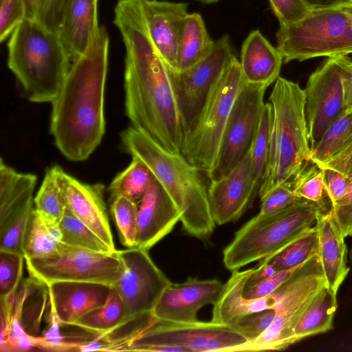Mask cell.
<instances>
[{"instance_id": "cell-1", "label": "cell", "mask_w": 352, "mask_h": 352, "mask_svg": "<svg viewBox=\"0 0 352 352\" xmlns=\"http://www.w3.org/2000/svg\"><path fill=\"white\" fill-rule=\"evenodd\" d=\"M113 23L125 47V111L132 126L182 153L184 133L168 67L149 35L142 0H118Z\"/></svg>"}, {"instance_id": "cell-2", "label": "cell", "mask_w": 352, "mask_h": 352, "mask_svg": "<svg viewBox=\"0 0 352 352\" xmlns=\"http://www.w3.org/2000/svg\"><path fill=\"white\" fill-rule=\"evenodd\" d=\"M109 38L99 26L85 50L72 65L63 87L52 102L50 133L67 160H87L105 133L104 89Z\"/></svg>"}, {"instance_id": "cell-3", "label": "cell", "mask_w": 352, "mask_h": 352, "mask_svg": "<svg viewBox=\"0 0 352 352\" xmlns=\"http://www.w3.org/2000/svg\"><path fill=\"white\" fill-rule=\"evenodd\" d=\"M120 140L124 150L141 160L169 193L182 212L180 221L185 232L210 243L216 223L201 170L182 153L166 151L133 126L121 132Z\"/></svg>"}, {"instance_id": "cell-4", "label": "cell", "mask_w": 352, "mask_h": 352, "mask_svg": "<svg viewBox=\"0 0 352 352\" xmlns=\"http://www.w3.org/2000/svg\"><path fill=\"white\" fill-rule=\"evenodd\" d=\"M269 100L272 105L273 121L260 198L279 184L293 186L311 161L304 89L298 83L279 76Z\"/></svg>"}, {"instance_id": "cell-5", "label": "cell", "mask_w": 352, "mask_h": 352, "mask_svg": "<svg viewBox=\"0 0 352 352\" xmlns=\"http://www.w3.org/2000/svg\"><path fill=\"white\" fill-rule=\"evenodd\" d=\"M8 66L32 102H52L72 62L58 34L25 19L8 42Z\"/></svg>"}, {"instance_id": "cell-6", "label": "cell", "mask_w": 352, "mask_h": 352, "mask_svg": "<svg viewBox=\"0 0 352 352\" xmlns=\"http://www.w3.org/2000/svg\"><path fill=\"white\" fill-rule=\"evenodd\" d=\"M325 208L302 200L276 213L257 214L235 234L223 251V262L233 272L278 250L307 229L314 226Z\"/></svg>"}, {"instance_id": "cell-7", "label": "cell", "mask_w": 352, "mask_h": 352, "mask_svg": "<svg viewBox=\"0 0 352 352\" xmlns=\"http://www.w3.org/2000/svg\"><path fill=\"white\" fill-rule=\"evenodd\" d=\"M276 38L285 63L352 53L351 22L342 8L310 10L298 21L280 25Z\"/></svg>"}, {"instance_id": "cell-8", "label": "cell", "mask_w": 352, "mask_h": 352, "mask_svg": "<svg viewBox=\"0 0 352 352\" xmlns=\"http://www.w3.org/2000/svg\"><path fill=\"white\" fill-rule=\"evenodd\" d=\"M244 83L236 57L218 80L184 135L182 155L206 174L216 163L232 106Z\"/></svg>"}, {"instance_id": "cell-9", "label": "cell", "mask_w": 352, "mask_h": 352, "mask_svg": "<svg viewBox=\"0 0 352 352\" xmlns=\"http://www.w3.org/2000/svg\"><path fill=\"white\" fill-rule=\"evenodd\" d=\"M326 284L320 260L314 255L280 285L281 295L270 327L230 352L280 351L296 342L294 328L311 300Z\"/></svg>"}, {"instance_id": "cell-10", "label": "cell", "mask_w": 352, "mask_h": 352, "mask_svg": "<svg viewBox=\"0 0 352 352\" xmlns=\"http://www.w3.org/2000/svg\"><path fill=\"white\" fill-rule=\"evenodd\" d=\"M25 261L31 276L45 285L58 281H82L113 286L124 271V264L117 251L102 253L61 242L50 255Z\"/></svg>"}, {"instance_id": "cell-11", "label": "cell", "mask_w": 352, "mask_h": 352, "mask_svg": "<svg viewBox=\"0 0 352 352\" xmlns=\"http://www.w3.org/2000/svg\"><path fill=\"white\" fill-rule=\"evenodd\" d=\"M235 58L230 36L225 34L214 40L209 54L190 68L178 72L168 66L184 135Z\"/></svg>"}, {"instance_id": "cell-12", "label": "cell", "mask_w": 352, "mask_h": 352, "mask_svg": "<svg viewBox=\"0 0 352 352\" xmlns=\"http://www.w3.org/2000/svg\"><path fill=\"white\" fill-rule=\"evenodd\" d=\"M247 341L234 328L212 321L173 322L157 320L125 351H145L151 346H174L189 352H230Z\"/></svg>"}, {"instance_id": "cell-13", "label": "cell", "mask_w": 352, "mask_h": 352, "mask_svg": "<svg viewBox=\"0 0 352 352\" xmlns=\"http://www.w3.org/2000/svg\"><path fill=\"white\" fill-rule=\"evenodd\" d=\"M267 87L244 83L232 106L216 163L207 173L210 182L230 173L244 157L254 136Z\"/></svg>"}, {"instance_id": "cell-14", "label": "cell", "mask_w": 352, "mask_h": 352, "mask_svg": "<svg viewBox=\"0 0 352 352\" xmlns=\"http://www.w3.org/2000/svg\"><path fill=\"white\" fill-rule=\"evenodd\" d=\"M347 56L330 57L314 72L304 89L305 111L311 149L345 110L342 74Z\"/></svg>"}, {"instance_id": "cell-15", "label": "cell", "mask_w": 352, "mask_h": 352, "mask_svg": "<svg viewBox=\"0 0 352 352\" xmlns=\"http://www.w3.org/2000/svg\"><path fill=\"white\" fill-rule=\"evenodd\" d=\"M117 253L124 271L113 287L123 302L127 318L152 312L171 282L154 263L147 250L135 247L117 250Z\"/></svg>"}, {"instance_id": "cell-16", "label": "cell", "mask_w": 352, "mask_h": 352, "mask_svg": "<svg viewBox=\"0 0 352 352\" xmlns=\"http://www.w3.org/2000/svg\"><path fill=\"white\" fill-rule=\"evenodd\" d=\"M258 192L253 179L249 148L228 174L210 182L208 199L216 224L221 226L236 221L252 206Z\"/></svg>"}, {"instance_id": "cell-17", "label": "cell", "mask_w": 352, "mask_h": 352, "mask_svg": "<svg viewBox=\"0 0 352 352\" xmlns=\"http://www.w3.org/2000/svg\"><path fill=\"white\" fill-rule=\"evenodd\" d=\"M224 283L219 280L188 277L181 283H170L162 292L152 313L159 320L173 322L198 321L197 313L219 300Z\"/></svg>"}, {"instance_id": "cell-18", "label": "cell", "mask_w": 352, "mask_h": 352, "mask_svg": "<svg viewBox=\"0 0 352 352\" xmlns=\"http://www.w3.org/2000/svg\"><path fill=\"white\" fill-rule=\"evenodd\" d=\"M137 203L135 248L148 250L171 232L181 220L182 212L155 176L148 190Z\"/></svg>"}, {"instance_id": "cell-19", "label": "cell", "mask_w": 352, "mask_h": 352, "mask_svg": "<svg viewBox=\"0 0 352 352\" xmlns=\"http://www.w3.org/2000/svg\"><path fill=\"white\" fill-rule=\"evenodd\" d=\"M188 4L164 0H142V10L151 38L166 64L177 70V50Z\"/></svg>"}, {"instance_id": "cell-20", "label": "cell", "mask_w": 352, "mask_h": 352, "mask_svg": "<svg viewBox=\"0 0 352 352\" xmlns=\"http://www.w3.org/2000/svg\"><path fill=\"white\" fill-rule=\"evenodd\" d=\"M47 285L50 307L60 326H73L86 314L103 306L112 286L100 283L58 281Z\"/></svg>"}, {"instance_id": "cell-21", "label": "cell", "mask_w": 352, "mask_h": 352, "mask_svg": "<svg viewBox=\"0 0 352 352\" xmlns=\"http://www.w3.org/2000/svg\"><path fill=\"white\" fill-rule=\"evenodd\" d=\"M104 192L102 184H85L65 173L66 207L116 252Z\"/></svg>"}, {"instance_id": "cell-22", "label": "cell", "mask_w": 352, "mask_h": 352, "mask_svg": "<svg viewBox=\"0 0 352 352\" xmlns=\"http://www.w3.org/2000/svg\"><path fill=\"white\" fill-rule=\"evenodd\" d=\"M252 269L232 272L228 281L224 283L222 293L213 305L211 321L230 327L245 315L274 309L280 298V285L271 294L257 298L247 299L243 292Z\"/></svg>"}, {"instance_id": "cell-23", "label": "cell", "mask_w": 352, "mask_h": 352, "mask_svg": "<svg viewBox=\"0 0 352 352\" xmlns=\"http://www.w3.org/2000/svg\"><path fill=\"white\" fill-rule=\"evenodd\" d=\"M315 226L318 236V254L326 285L337 294L349 272L344 236L331 208L320 213Z\"/></svg>"}, {"instance_id": "cell-24", "label": "cell", "mask_w": 352, "mask_h": 352, "mask_svg": "<svg viewBox=\"0 0 352 352\" xmlns=\"http://www.w3.org/2000/svg\"><path fill=\"white\" fill-rule=\"evenodd\" d=\"M98 0H69L57 34L72 63L90 45L99 28Z\"/></svg>"}, {"instance_id": "cell-25", "label": "cell", "mask_w": 352, "mask_h": 352, "mask_svg": "<svg viewBox=\"0 0 352 352\" xmlns=\"http://www.w3.org/2000/svg\"><path fill=\"white\" fill-rule=\"evenodd\" d=\"M240 66L245 83L269 87L279 77L283 58L258 30L243 42Z\"/></svg>"}, {"instance_id": "cell-26", "label": "cell", "mask_w": 352, "mask_h": 352, "mask_svg": "<svg viewBox=\"0 0 352 352\" xmlns=\"http://www.w3.org/2000/svg\"><path fill=\"white\" fill-rule=\"evenodd\" d=\"M214 41L209 35L202 16L197 12L189 13L180 33L176 72H184L205 58L212 50Z\"/></svg>"}, {"instance_id": "cell-27", "label": "cell", "mask_w": 352, "mask_h": 352, "mask_svg": "<svg viewBox=\"0 0 352 352\" xmlns=\"http://www.w3.org/2000/svg\"><path fill=\"white\" fill-rule=\"evenodd\" d=\"M157 319L152 312H146L126 318L109 330L98 334L92 340L79 344L80 351H125L126 347L138 336L151 327Z\"/></svg>"}, {"instance_id": "cell-28", "label": "cell", "mask_w": 352, "mask_h": 352, "mask_svg": "<svg viewBox=\"0 0 352 352\" xmlns=\"http://www.w3.org/2000/svg\"><path fill=\"white\" fill-rule=\"evenodd\" d=\"M336 296L326 284L321 287L302 314L294 328L296 342L333 329V318L338 307Z\"/></svg>"}, {"instance_id": "cell-29", "label": "cell", "mask_w": 352, "mask_h": 352, "mask_svg": "<svg viewBox=\"0 0 352 352\" xmlns=\"http://www.w3.org/2000/svg\"><path fill=\"white\" fill-rule=\"evenodd\" d=\"M60 238L58 223L47 219L34 208L29 214L22 239L25 259L50 255L57 250Z\"/></svg>"}, {"instance_id": "cell-30", "label": "cell", "mask_w": 352, "mask_h": 352, "mask_svg": "<svg viewBox=\"0 0 352 352\" xmlns=\"http://www.w3.org/2000/svg\"><path fill=\"white\" fill-rule=\"evenodd\" d=\"M318 252V236L312 226L285 246L260 260L258 265L271 266L276 272L298 267Z\"/></svg>"}, {"instance_id": "cell-31", "label": "cell", "mask_w": 352, "mask_h": 352, "mask_svg": "<svg viewBox=\"0 0 352 352\" xmlns=\"http://www.w3.org/2000/svg\"><path fill=\"white\" fill-rule=\"evenodd\" d=\"M65 172L59 166L48 168L34 197V208L47 219L59 223L66 209Z\"/></svg>"}, {"instance_id": "cell-32", "label": "cell", "mask_w": 352, "mask_h": 352, "mask_svg": "<svg viewBox=\"0 0 352 352\" xmlns=\"http://www.w3.org/2000/svg\"><path fill=\"white\" fill-rule=\"evenodd\" d=\"M37 177L22 173L0 161V219L25 199L33 195Z\"/></svg>"}, {"instance_id": "cell-33", "label": "cell", "mask_w": 352, "mask_h": 352, "mask_svg": "<svg viewBox=\"0 0 352 352\" xmlns=\"http://www.w3.org/2000/svg\"><path fill=\"white\" fill-rule=\"evenodd\" d=\"M153 177L150 168L141 160L132 157L129 166L111 182V199L122 196L138 202L148 190Z\"/></svg>"}, {"instance_id": "cell-34", "label": "cell", "mask_w": 352, "mask_h": 352, "mask_svg": "<svg viewBox=\"0 0 352 352\" xmlns=\"http://www.w3.org/2000/svg\"><path fill=\"white\" fill-rule=\"evenodd\" d=\"M352 138V109L344 111L328 126L311 149V160L321 166L336 156Z\"/></svg>"}, {"instance_id": "cell-35", "label": "cell", "mask_w": 352, "mask_h": 352, "mask_svg": "<svg viewBox=\"0 0 352 352\" xmlns=\"http://www.w3.org/2000/svg\"><path fill=\"white\" fill-rule=\"evenodd\" d=\"M126 318L123 302L112 286L106 303L82 316L73 326L98 335L109 331Z\"/></svg>"}, {"instance_id": "cell-36", "label": "cell", "mask_w": 352, "mask_h": 352, "mask_svg": "<svg viewBox=\"0 0 352 352\" xmlns=\"http://www.w3.org/2000/svg\"><path fill=\"white\" fill-rule=\"evenodd\" d=\"M273 121V109L270 102L264 104L258 124L250 146L254 182L259 190L265 175Z\"/></svg>"}, {"instance_id": "cell-37", "label": "cell", "mask_w": 352, "mask_h": 352, "mask_svg": "<svg viewBox=\"0 0 352 352\" xmlns=\"http://www.w3.org/2000/svg\"><path fill=\"white\" fill-rule=\"evenodd\" d=\"M34 204L32 195L0 219V250L23 254L22 239L29 214L34 208Z\"/></svg>"}, {"instance_id": "cell-38", "label": "cell", "mask_w": 352, "mask_h": 352, "mask_svg": "<svg viewBox=\"0 0 352 352\" xmlns=\"http://www.w3.org/2000/svg\"><path fill=\"white\" fill-rule=\"evenodd\" d=\"M58 226L60 242L64 244L102 253H115L117 251L112 250L67 207Z\"/></svg>"}, {"instance_id": "cell-39", "label": "cell", "mask_w": 352, "mask_h": 352, "mask_svg": "<svg viewBox=\"0 0 352 352\" xmlns=\"http://www.w3.org/2000/svg\"><path fill=\"white\" fill-rule=\"evenodd\" d=\"M111 212L120 243L129 248H135L138 232V203L122 196L111 199Z\"/></svg>"}, {"instance_id": "cell-40", "label": "cell", "mask_w": 352, "mask_h": 352, "mask_svg": "<svg viewBox=\"0 0 352 352\" xmlns=\"http://www.w3.org/2000/svg\"><path fill=\"white\" fill-rule=\"evenodd\" d=\"M293 188L298 197L318 204L325 208L324 199L327 195L323 184L322 170L312 161L301 171Z\"/></svg>"}, {"instance_id": "cell-41", "label": "cell", "mask_w": 352, "mask_h": 352, "mask_svg": "<svg viewBox=\"0 0 352 352\" xmlns=\"http://www.w3.org/2000/svg\"><path fill=\"white\" fill-rule=\"evenodd\" d=\"M24 260L22 254L0 250V298L16 291L22 278Z\"/></svg>"}, {"instance_id": "cell-42", "label": "cell", "mask_w": 352, "mask_h": 352, "mask_svg": "<svg viewBox=\"0 0 352 352\" xmlns=\"http://www.w3.org/2000/svg\"><path fill=\"white\" fill-rule=\"evenodd\" d=\"M302 200L305 199L296 195L292 186L281 184L261 198V208L258 214L269 215L276 213Z\"/></svg>"}, {"instance_id": "cell-43", "label": "cell", "mask_w": 352, "mask_h": 352, "mask_svg": "<svg viewBox=\"0 0 352 352\" xmlns=\"http://www.w3.org/2000/svg\"><path fill=\"white\" fill-rule=\"evenodd\" d=\"M275 316L274 309L254 312L239 319L232 327L248 341L261 336L271 324Z\"/></svg>"}, {"instance_id": "cell-44", "label": "cell", "mask_w": 352, "mask_h": 352, "mask_svg": "<svg viewBox=\"0 0 352 352\" xmlns=\"http://www.w3.org/2000/svg\"><path fill=\"white\" fill-rule=\"evenodd\" d=\"M26 19L24 0H0V41L10 36L15 28Z\"/></svg>"}, {"instance_id": "cell-45", "label": "cell", "mask_w": 352, "mask_h": 352, "mask_svg": "<svg viewBox=\"0 0 352 352\" xmlns=\"http://www.w3.org/2000/svg\"><path fill=\"white\" fill-rule=\"evenodd\" d=\"M69 0H36L35 20L57 34Z\"/></svg>"}, {"instance_id": "cell-46", "label": "cell", "mask_w": 352, "mask_h": 352, "mask_svg": "<svg viewBox=\"0 0 352 352\" xmlns=\"http://www.w3.org/2000/svg\"><path fill=\"white\" fill-rule=\"evenodd\" d=\"M300 266L290 270L277 272L250 287H244L243 297L251 300L263 298L271 294L289 278Z\"/></svg>"}, {"instance_id": "cell-47", "label": "cell", "mask_w": 352, "mask_h": 352, "mask_svg": "<svg viewBox=\"0 0 352 352\" xmlns=\"http://www.w3.org/2000/svg\"><path fill=\"white\" fill-rule=\"evenodd\" d=\"M269 2L280 25L298 21L309 11L301 0H269Z\"/></svg>"}, {"instance_id": "cell-48", "label": "cell", "mask_w": 352, "mask_h": 352, "mask_svg": "<svg viewBox=\"0 0 352 352\" xmlns=\"http://www.w3.org/2000/svg\"><path fill=\"white\" fill-rule=\"evenodd\" d=\"M320 168L322 170L324 190L331 206L346 193L349 186V178L334 169Z\"/></svg>"}, {"instance_id": "cell-49", "label": "cell", "mask_w": 352, "mask_h": 352, "mask_svg": "<svg viewBox=\"0 0 352 352\" xmlns=\"http://www.w3.org/2000/svg\"><path fill=\"white\" fill-rule=\"evenodd\" d=\"M345 195L331 206L344 238L352 236V175Z\"/></svg>"}, {"instance_id": "cell-50", "label": "cell", "mask_w": 352, "mask_h": 352, "mask_svg": "<svg viewBox=\"0 0 352 352\" xmlns=\"http://www.w3.org/2000/svg\"><path fill=\"white\" fill-rule=\"evenodd\" d=\"M319 166L334 169L350 177L352 175V138L336 156Z\"/></svg>"}, {"instance_id": "cell-51", "label": "cell", "mask_w": 352, "mask_h": 352, "mask_svg": "<svg viewBox=\"0 0 352 352\" xmlns=\"http://www.w3.org/2000/svg\"><path fill=\"white\" fill-rule=\"evenodd\" d=\"M342 82L345 110L349 111L352 109V60L349 58L344 66Z\"/></svg>"}, {"instance_id": "cell-52", "label": "cell", "mask_w": 352, "mask_h": 352, "mask_svg": "<svg viewBox=\"0 0 352 352\" xmlns=\"http://www.w3.org/2000/svg\"><path fill=\"white\" fill-rule=\"evenodd\" d=\"M310 10H325L345 7L352 3V0H301Z\"/></svg>"}, {"instance_id": "cell-53", "label": "cell", "mask_w": 352, "mask_h": 352, "mask_svg": "<svg viewBox=\"0 0 352 352\" xmlns=\"http://www.w3.org/2000/svg\"><path fill=\"white\" fill-rule=\"evenodd\" d=\"M26 8V19H34L36 9V0H24Z\"/></svg>"}, {"instance_id": "cell-54", "label": "cell", "mask_w": 352, "mask_h": 352, "mask_svg": "<svg viewBox=\"0 0 352 352\" xmlns=\"http://www.w3.org/2000/svg\"><path fill=\"white\" fill-rule=\"evenodd\" d=\"M343 10L346 12L348 16L350 18L351 22V26H352V3L343 7Z\"/></svg>"}, {"instance_id": "cell-55", "label": "cell", "mask_w": 352, "mask_h": 352, "mask_svg": "<svg viewBox=\"0 0 352 352\" xmlns=\"http://www.w3.org/2000/svg\"><path fill=\"white\" fill-rule=\"evenodd\" d=\"M196 1H198L204 4H212V3H216L218 1H219V0H196Z\"/></svg>"}, {"instance_id": "cell-56", "label": "cell", "mask_w": 352, "mask_h": 352, "mask_svg": "<svg viewBox=\"0 0 352 352\" xmlns=\"http://www.w3.org/2000/svg\"><path fill=\"white\" fill-rule=\"evenodd\" d=\"M349 258H350V261L352 263V247H351V251L349 253Z\"/></svg>"}]
</instances>
